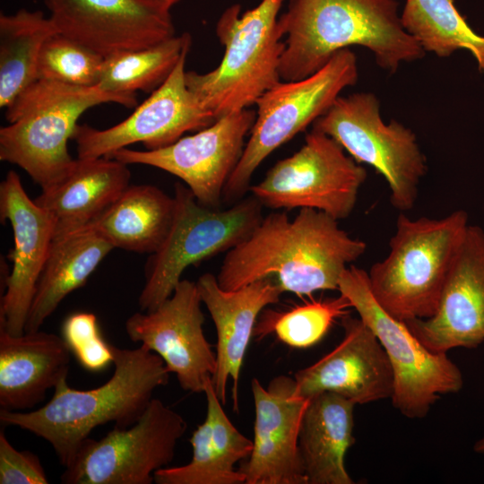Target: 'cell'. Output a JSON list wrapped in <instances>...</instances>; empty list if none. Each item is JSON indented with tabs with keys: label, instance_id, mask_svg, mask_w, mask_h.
<instances>
[{
	"label": "cell",
	"instance_id": "6da1fadb",
	"mask_svg": "<svg viewBox=\"0 0 484 484\" xmlns=\"http://www.w3.org/2000/svg\"><path fill=\"white\" fill-rule=\"evenodd\" d=\"M367 250L338 220L310 208L290 220L284 212L264 216L252 234L227 252L216 276L220 288L235 290L273 278L283 292L308 296L338 290L343 271Z\"/></svg>",
	"mask_w": 484,
	"mask_h": 484
},
{
	"label": "cell",
	"instance_id": "7a4b0ae2",
	"mask_svg": "<svg viewBox=\"0 0 484 484\" xmlns=\"http://www.w3.org/2000/svg\"><path fill=\"white\" fill-rule=\"evenodd\" d=\"M279 25L285 37L283 81L310 76L336 52L354 45L368 48L391 73L426 53L404 30L396 0H290Z\"/></svg>",
	"mask_w": 484,
	"mask_h": 484
},
{
	"label": "cell",
	"instance_id": "3957f363",
	"mask_svg": "<svg viewBox=\"0 0 484 484\" xmlns=\"http://www.w3.org/2000/svg\"><path fill=\"white\" fill-rule=\"evenodd\" d=\"M114 373L102 385L72 388L67 377L54 388L48 403L30 411L0 410V422L43 438L66 468L82 442L99 426L114 422L125 428L134 424L152 399L154 391L168 384L169 372L156 353L141 345L121 349L112 345Z\"/></svg>",
	"mask_w": 484,
	"mask_h": 484
},
{
	"label": "cell",
	"instance_id": "277c9868",
	"mask_svg": "<svg viewBox=\"0 0 484 484\" xmlns=\"http://www.w3.org/2000/svg\"><path fill=\"white\" fill-rule=\"evenodd\" d=\"M117 103L136 105L98 86L81 87L37 79L6 108L8 125L0 128V160L19 166L45 190L73 168L68 151L79 117L89 108Z\"/></svg>",
	"mask_w": 484,
	"mask_h": 484
},
{
	"label": "cell",
	"instance_id": "5b68a950",
	"mask_svg": "<svg viewBox=\"0 0 484 484\" xmlns=\"http://www.w3.org/2000/svg\"><path fill=\"white\" fill-rule=\"evenodd\" d=\"M469 225L463 210L441 219L400 213L388 255L367 272L382 308L402 321L433 316Z\"/></svg>",
	"mask_w": 484,
	"mask_h": 484
},
{
	"label": "cell",
	"instance_id": "8992f818",
	"mask_svg": "<svg viewBox=\"0 0 484 484\" xmlns=\"http://www.w3.org/2000/svg\"><path fill=\"white\" fill-rule=\"evenodd\" d=\"M284 0H261L241 12L238 4L228 7L216 24L224 47L220 65L200 73L186 72V83L215 119L248 108L281 81L284 50L279 12Z\"/></svg>",
	"mask_w": 484,
	"mask_h": 484
},
{
	"label": "cell",
	"instance_id": "52a82bcc",
	"mask_svg": "<svg viewBox=\"0 0 484 484\" xmlns=\"http://www.w3.org/2000/svg\"><path fill=\"white\" fill-rule=\"evenodd\" d=\"M358 77L356 56L344 48L310 76L280 81L265 91L255 104V120L243 154L224 187L222 202L234 204L241 200L249 191L252 176L260 164L324 116Z\"/></svg>",
	"mask_w": 484,
	"mask_h": 484
},
{
	"label": "cell",
	"instance_id": "ba28073f",
	"mask_svg": "<svg viewBox=\"0 0 484 484\" xmlns=\"http://www.w3.org/2000/svg\"><path fill=\"white\" fill-rule=\"evenodd\" d=\"M174 188L171 229L146 264L145 283L138 298L143 312L155 309L169 298L188 266L234 248L264 218V206L253 195L221 210L201 204L181 183Z\"/></svg>",
	"mask_w": 484,
	"mask_h": 484
},
{
	"label": "cell",
	"instance_id": "9c48e42d",
	"mask_svg": "<svg viewBox=\"0 0 484 484\" xmlns=\"http://www.w3.org/2000/svg\"><path fill=\"white\" fill-rule=\"evenodd\" d=\"M338 290L385 349L394 376L392 403L403 416L424 418L441 395L462 389V372L447 354L427 349L405 321L392 316L376 302L367 271L350 265L341 275Z\"/></svg>",
	"mask_w": 484,
	"mask_h": 484
},
{
	"label": "cell",
	"instance_id": "30bf717a",
	"mask_svg": "<svg viewBox=\"0 0 484 484\" xmlns=\"http://www.w3.org/2000/svg\"><path fill=\"white\" fill-rule=\"evenodd\" d=\"M313 128L337 141L358 163L370 165L381 174L395 209L404 212L414 206L428 169L426 158L410 128L395 120L383 121L373 93L338 97Z\"/></svg>",
	"mask_w": 484,
	"mask_h": 484
},
{
	"label": "cell",
	"instance_id": "8fae6325",
	"mask_svg": "<svg viewBox=\"0 0 484 484\" xmlns=\"http://www.w3.org/2000/svg\"><path fill=\"white\" fill-rule=\"evenodd\" d=\"M367 176L337 141L313 128L298 151L277 161L249 191L264 207L310 208L340 220L352 212Z\"/></svg>",
	"mask_w": 484,
	"mask_h": 484
},
{
	"label": "cell",
	"instance_id": "7c38bea8",
	"mask_svg": "<svg viewBox=\"0 0 484 484\" xmlns=\"http://www.w3.org/2000/svg\"><path fill=\"white\" fill-rule=\"evenodd\" d=\"M185 419L152 398L132 426L115 427L100 439L88 437L61 476L65 484H151L172 462Z\"/></svg>",
	"mask_w": 484,
	"mask_h": 484
},
{
	"label": "cell",
	"instance_id": "4fadbf2b",
	"mask_svg": "<svg viewBox=\"0 0 484 484\" xmlns=\"http://www.w3.org/2000/svg\"><path fill=\"white\" fill-rule=\"evenodd\" d=\"M256 113L249 108L223 116L211 125L156 150L126 148L109 157L126 165L142 164L180 178L203 205L219 209L224 187L246 146Z\"/></svg>",
	"mask_w": 484,
	"mask_h": 484
},
{
	"label": "cell",
	"instance_id": "5bb4252c",
	"mask_svg": "<svg viewBox=\"0 0 484 484\" xmlns=\"http://www.w3.org/2000/svg\"><path fill=\"white\" fill-rule=\"evenodd\" d=\"M190 48L166 81L122 122L103 130L78 124L72 138L78 158L109 157L136 143H142L146 150H156L172 144L187 132L211 125L216 119L186 83L185 65Z\"/></svg>",
	"mask_w": 484,
	"mask_h": 484
},
{
	"label": "cell",
	"instance_id": "9a60e30c",
	"mask_svg": "<svg viewBox=\"0 0 484 484\" xmlns=\"http://www.w3.org/2000/svg\"><path fill=\"white\" fill-rule=\"evenodd\" d=\"M202 303L196 282L181 280L155 309L134 313L125 324L129 339L159 355L180 387L191 393H203L217 369L216 352L203 329Z\"/></svg>",
	"mask_w": 484,
	"mask_h": 484
},
{
	"label": "cell",
	"instance_id": "2e32d148",
	"mask_svg": "<svg viewBox=\"0 0 484 484\" xmlns=\"http://www.w3.org/2000/svg\"><path fill=\"white\" fill-rule=\"evenodd\" d=\"M58 33L106 57L176 35L166 10L141 0H44Z\"/></svg>",
	"mask_w": 484,
	"mask_h": 484
},
{
	"label": "cell",
	"instance_id": "e0dca14e",
	"mask_svg": "<svg viewBox=\"0 0 484 484\" xmlns=\"http://www.w3.org/2000/svg\"><path fill=\"white\" fill-rule=\"evenodd\" d=\"M0 218L9 220L14 241L8 255L12 269L4 276L0 328L12 335H22L54 239L55 220L28 196L20 177L13 170L0 185Z\"/></svg>",
	"mask_w": 484,
	"mask_h": 484
},
{
	"label": "cell",
	"instance_id": "ac0fdd59",
	"mask_svg": "<svg viewBox=\"0 0 484 484\" xmlns=\"http://www.w3.org/2000/svg\"><path fill=\"white\" fill-rule=\"evenodd\" d=\"M255 403L253 451L238 469L245 484H307L298 434L309 399L296 392L294 377L281 375L267 386L251 382Z\"/></svg>",
	"mask_w": 484,
	"mask_h": 484
},
{
	"label": "cell",
	"instance_id": "d6986e66",
	"mask_svg": "<svg viewBox=\"0 0 484 484\" xmlns=\"http://www.w3.org/2000/svg\"><path fill=\"white\" fill-rule=\"evenodd\" d=\"M429 350L447 353L484 342V229L469 225L435 315L405 321Z\"/></svg>",
	"mask_w": 484,
	"mask_h": 484
},
{
	"label": "cell",
	"instance_id": "ffe728a7",
	"mask_svg": "<svg viewBox=\"0 0 484 484\" xmlns=\"http://www.w3.org/2000/svg\"><path fill=\"white\" fill-rule=\"evenodd\" d=\"M341 321L344 336L339 345L295 373L297 393L310 399L330 392L355 404L391 398L393 372L377 337L359 317L348 315Z\"/></svg>",
	"mask_w": 484,
	"mask_h": 484
},
{
	"label": "cell",
	"instance_id": "44dd1931",
	"mask_svg": "<svg viewBox=\"0 0 484 484\" xmlns=\"http://www.w3.org/2000/svg\"><path fill=\"white\" fill-rule=\"evenodd\" d=\"M196 285L217 333L213 388L225 405L227 385L231 380L233 411H238L240 371L257 318L264 308L279 302L283 290L273 278L225 290L220 287L216 276L209 272L201 275Z\"/></svg>",
	"mask_w": 484,
	"mask_h": 484
},
{
	"label": "cell",
	"instance_id": "7402d4cb",
	"mask_svg": "<svg viewBox=\"0 0 484 484\" xmlns=\"http://www.w3.org/2000/svg\"><path fill=\"white\" fill-rule=\"evenodd\" d=\"M70 353L62 336L39 330L12 335L0 328L1 409L28 410L42 402L67 377Z\"/></svg>",
	"mask_w": 484,
	"mask_h": 484
},
{
	"label": "cell",
	"instance_id": "603a6c76",
	"mask_svg": "<svg viewBox=\"0 0 484 484\" xmlns=\"http://www.w3.org/2000/svg\"><path fill=\"white\" fill-rule=\"evenodd\" d=\"M127 165L113 158H77L66 176L34 199L55 220L57 238L91 224L129 186Z\"/></svg>",
	"mask_w": 484,
	"mask_h": 484
},
{
	"label": "cell",
	"instance_id": "cb8c5ba5",
	"mask_svg": "<svg viewBox=\"0 0 484 484\" xmlns=\"http://www.w3.org/2000/svg\"><path fill=\"white\" fill-rule=\"evenodd\" d=\"M205 419L189 439L193 447L191 461L185 465L165 467L155 471L157 484H245L246 475L236 464L250 456L253 441L244 436L225 413L209 381Z\"/></svg>",
	"mask_w": 484,
	"mask_h": 484
},
{
	"label": "cell",
	"instance_id": "d4e9b609",
	"mask_svg": "<svg viewBox=\"0 0 484 484\" xmlns=\"http://www.w3.org/2000/svg\"><path fill=\"white\" fill-rule=\"evenodd\" d=\"M355 405L330 392L309 399L298 434V450L307 484L354 483L344 461L354 444Z\"/></svg>",
	"mask_w": 484,
	"mask_h": 484
},
{
	"label": "cell",
	"instance_id": "484cf974",
	"mask_svg": "<svg viewBox=\"0 0 484 484\" xmlns=\"http://www.w3.org/2000/svg\"><path fill=\"white\" fill-rule=\"evenodd\" d=\"M113 249L110 242L90 226L54 238L37 284L24 333L39 331L63 299L83 286Z\"/></svg>",
	"mask_w": 484,
	"mask_h": 484
},
{
	"label": "cell",
	"instance_id": "4316f807",
	"mask_svg": "<svg viewBox=\"0 0 484 484\" xmlns=\"http://www.w3.org/2000/svg\"><path fill=\"white\" fill-rule=\"evenodd\" d=\"M176 210L174 196L151 185L129 186L89 226L114 248L153 254L165 241Z\"/></svg>",
	"mask_w": 484,
	"mask_h": 484
},
{
	"label": "cell",
	"instance_id": "83f0119b",
	"mask_svg": "<svg viewBox=\"0 0 484 484\" xmlns=\"http://www.w3.org/2000/svg\"><path fill=\"white\" fill-rule=\"evenodd\" d=\"M41 11L18 10L0 15V107L6 108L37 80L38 61L45 41L57 33Z\"/></svg>",
	"mask_w": 484,
	"mask_h": 484
},
{
	"label": "cell",
	"instance_id": "f1b7e54d",
	"mask_svg": "<svg viewBox=\"0 0 484 484\" xmlns=\"http://www.w3.org/2000/svg\"><path fill=\"white\" fill-rule=\"evenodd\" d=\"M191 41L185 32L148 48L108 56L97 86L125 97H136L138 91L152 92L169 76Z\"/></svg>",
	"mask_w": 484,
	"mask_h": 484
},
{
	"label": "cell",
	"instance_id": "f546056e",
	"mask_svg": "<svg viewBox=\"0 0 484 484\" xmlns=\"http://www.w3.org/2000/svg\"><path fill=\"white\" fill-rule=\"evenodd\" d=\"M401 22L425 52L446 57L467 49L484 72V36L469 26L454 0H406Z\"/></svg>",
	"mask_w": 484,
	"mask_h": 484
},
{
	"label": "cell",
	"instance_id": "4dcf8cb0",
	"mask_svg": "<svg viewBox=\"0 0 484 484\" xmlns=\"http://www.w3.org/2000/svg\"><path fill=\"white\" fill-rule=\"evenodd\" d=\"M352 306L340 294L336 298L312 300L285 311L264 309L256 322L254 337L263 339L274 333L284 344L307 349L318 343Z\"/></svg>",
	"mask_w": 484,
	"mask_h": 484
},
{
	"label": "cell",
	"instance_id": "1f68e13d",
	"mask_svg": "<svg viewBox=\"0 0 484 484\" xmlns=\"http://www.w3.org/2000/svg\"><path fill=\"white\" fill-rule=\"evenodd\" d=\"M103 61L104 56L57 32L41 48L37 79L94 87L99 83Z\"/></svg>",
	"mask_w": 484,
	"mask_h": 484
},
{
	"label": "cell",
	"instance_id": "d6a6232c",
	"mask_svg": "<svg viewBox=\"0 0 484 484\" xmlns=\"http://www.w3.org/2000/svg\"><path fill=\"white\" fill-rule=\"evenodd\" d=\"M61 336L87 371L101 372L113 364V344L102 337L94 314L79 312L67 316L61 327Z\"/></svg>",
	"mask_w": 484,
	"mask_h": 484
},
{
	"label": "cell",
	"instance_id": "836d02e7",
	"mask_svg": "<svg viewBox=\"0 0 484 484\" xmlns=\"http://www.w3.org/2000/svg\"><path fill=\"white\" fill-rule=\"evenodd\" d=\"M39 458L30 451L17 450L0 431V484H48Z\"/></svg>",
	"mask_w": 484,
	"mask_h": 484
},
{
	"label": "cell",
	"instance_id": "e575fe53",
	"mask_svg": "<svg viewBox=\"0 0 484 484\" xmlns=\"http://www.w3.org/2000/svg\"><path fill=\"white\" fill-rule=\"evenodd\" d=\"M141 1H143L147 4L170 11L171 7L177 4V3H179L181 0H141Z\"/></svg>",
	"mask_w": 484,
	"mask_h": 484
},
{
	"label": "cell",
	"instance_id": "d590c367",
	"mask_svg": "<svg viewBox=\"0 0 484 484\" xmlns=\"http://www.w3.org/2000/svg\"><path fill=\"white\" fill-rule=\"evenodd\" d=\"M473 450L478 454H484V436L475 442Z\"/></svg>",
	"mask_w": 484,
	"mask_h": 484
}]
</instances>
